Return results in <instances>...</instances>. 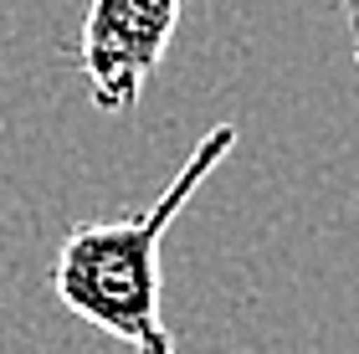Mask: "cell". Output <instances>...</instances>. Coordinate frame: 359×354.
Masks as SVG:
<instances>
[{"mask_svg": "<svg viewBox=\"0 0 359 354\" xmlns=\"http://www.w3.org/2000/svg\"><path fill=\"white\" fill-rule=\"evenodd\" d=\"M329 6L344 15V31H349V41H354V62H359V0H329Z\"/></svg>", "mask_w": 359, "mask_h": 354, "instance_id": "3957f363", "label": "cell"}, {"mask_svg": "<svg viewBox=\"0 0 359 354\" xmlns=\"http://www.w3.org/2000/svg\"><path fill=\"white\" fill-rule=\"evenodd\" d=\"M231 149H236V123H216L175 170V180L159 190L154 205L113 221H77L57 241V257H52V293L62 308L103 329L108 339L128 344L134 354H175L165 308H159L165 231L195 200V190L210 180V170L226 165Z\"/></svg>", "mask_w": 359, "mask_h": 354, "instance_id": "6da1fadb", "label": "cell"}, {"mask_svg": "<svg viewBox=\"0 0 359 354\" xmlns=\"http://www.w3.org/2000/svg\"><path fill=\"white\" fill-rule=\"evenodd\" d=\"M180 26V0H88L72 67L103 114H128L159 72Z\"/></svg>", "mask_w": 359, "mask_h": 354, "instance_id": "7a4b0ae2", "label": "cell"}]
</instances>
